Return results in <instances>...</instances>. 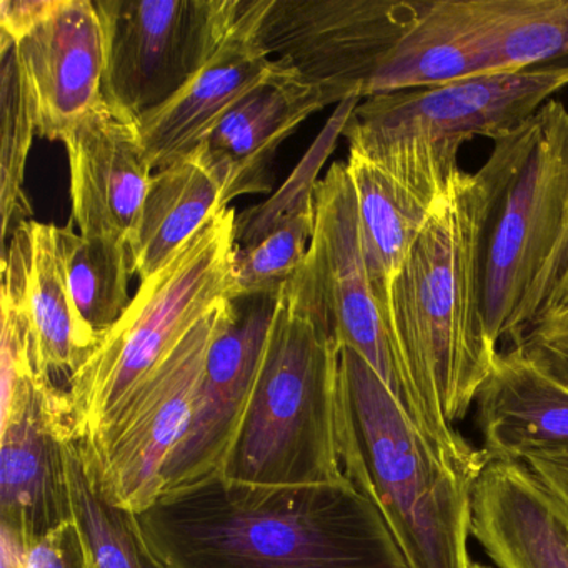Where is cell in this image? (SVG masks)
<instances>
[{
    "label": "cell",
    "mask_w": 568,
    "mask_h": 568,
    "mask_svg": "<svg viewBox=\"0 0 568 568\" xmlns=\"http://www.w3.org/2000/svg\"><path fill=\"white\" fill-rule=\"evenodd\" d=\"M538 114L494 142L428 222L378 302L405 414L442 460L475 480L485 467L454 424L475 404L498 348L485 322V252L498 202L527 159Z\"/></svg>",
    "instance_id": "obj_1"
},
{
    "label": "cell",
    "mask_w": 568,
    "mask_h": 568,
    "mask_svg": "<svg viewBox=\"0 0 568 568\" xmlns=\"http://www.w3.org/2000/svg\"><path fill=\"white\" fill-rule=\"evenodd\" d=\"M138 520L169 568H408L347 477L311 487L212 477L162 494Z\"/></svg>",
    "instance_id": "obj_2"
},
{
    "label": "cell",
    "mask_w": 568,
    "mask_h": 568,
    "mask_svg": "<svg viewBox=\"0 0 568 568\" xmlns=\"http://www.w3.org/2000/svg\"><path fill=\"white\" fill-rule=\"evenodd\" d=\"M342 470L372 501L408 568H470L474 481L442 460L374 368L341 351Z\"/></svg>",
    "instance_id": "obj_3"
},
{
    "label": "cell",
    "mask_w": 568,
    "mask_h": 568,
    "mask_svg": "<svg viewBox=\"0 0 568 568\" xmlns=\"http://www.w3.org/2000/svg\"><path fill=\"white\" fill-rule=\"evenodd\" d=\"M337 338L285 285L241 430L219 477L262 487L345 478L337 448Z\"/></svg>",
    "instance_id": "obj_4"
},
{
    "label": "cell",
    "mask_w": 568,
    "mask_h": 568,
    "mask_svg": "<svg viewBox=\"0 0 568 568\" xmlns=\"http://www.w3.org/2000/svg\"><path fill=\"white\" fill-rule=\"evenodd\" d=\"M237 212L225 207L152 277L68 378L71 425L89 445L111 425L179 342L217 305L239 301Z\"/></svg>",
    "instance_id": "obj_5"
},
{
    "label": "cell",
    "mask_w": 568,
    "mask_h": 568,
    "mask_svg": "<svg viewBox=\"0 0 568 568\" xmlns=\"http://www.w3.org/2000/svg\"><path fill=\"white\" fill-rule=\"evenodd\" d=\"M568 272V109L538 112L537 135L491 219L485 322L491 344L517 345L547 314Z\"/></svg>",
    "instance_id": "obj_6"
},
{
    "label": "cell",
    "mask_w": 568,
    "mask_h": 568,
    "mask_svg": "<svg viewBox=\"0 0 568 568\" xmlns=\"http://www.w3.org/2000/svg\"><path fill=\"white\" fill-rule=\"evenodd\" d=\"M0 528L26 547L71 521L69 442L75 440L68 392L39 371L21 312L2 298Z\"/></svg>",
    "instance_id": "obj_7"
},
{
    "label": "cell",
    "mask_w": 568,
    "mask_h": 568,
    "mask_svg": "<svg viewBox=\"0 0 568 568\" xmlns=\"http://www.w3.org/2000/svg\"><path fill=\"white\" fill-rule=\"evenodd\" d=\"M105 38L102 102L139 122L219 54L245 0H94Z\"/></svg>",
    "instance_id": "obj_8"
},
{
    "label": "cell",
    "mask_w": 568,
    "mask_h": 568,
    "mask_svg": "<svg viewBox=\"0 0 568 568\" xmlns=\"http://www.w3.org/2000/svg\"><path fill=\"white\" fill-rule=\"evenodd\" d=\"M235 301L209 312L92 444L81 445L104 497L139 515L164 491V468L191 427L209 348Z\"/></svg>",
    "instance_id": "obj_9"
},
{
    "label": "cell",
    "mask_w": 568,
    "mask_h": 568,
    "mask_svg": "<svg viewBox=\"0 0 568 568\" xmlns=\"http://www.w3.org/2000/svg\"><path fill=\"white\" fill-rule=\"evenodd\" d=\"M358 232L377 302L438 209L464 181V141L398 138L345 125Z\"/></svg>",
    "instance_id": "obj_10"
},
{
    "label": "cell",
    "mask_w": 568,
    "mask_h": 568,
    "mask_svg": "<svg viewBox=\"0 0 568 568\" xmlns=\"http://www.w3.org/2000/svg\"><path fill=\"white\" fill-rule=\"evenodd\" d=\"M430 0H262L254 36L271 59L327 89L364 99L385 59Z\"/></svg>",
    "instance_id": "obj_11"
},
{
    "label": "cell",
    "mask_w": 568,
    "mask_h": 568,
    "mask_svg": "<svg viewBox=\"0 0 568 568\" xmlns=\"http://www.w3.org/2000/svg\"><path fill=\"white\" fill-rule=\"evenodd\" d=\"M315 229L302 267L287 282L342 347L357 352L405 410V395L368 277L357 201L345 162L315 182Z\"/></svg>",
    "instance_id": "obj_12"
},
{
    "label": "cell",
    "mask_w": 568,
    "mask_h": 568,
    "mask_svg": "<svg viewBox=\"0 0 568 568\" xmlns=\"http://www.w3.org/2000/svg\"><path fill=\"white\" fill-rule=\"evenodd\" d=\"M565 88L568 71L495 72L438 88L372 95L355 108L348 124L400 138L497 142L524 128Z\"/></svg>",
    "instance_id": "obj_13"
},
{
    "label": "cell",
    "mask_w": 568,
    "mask_h": 568,
    "mask_svg": "<svg viewBox=\"0 0 568 568\" xmlns=\"http://www.w3.org/2000/svg\"><path fill=\"white\" fill-rule=\"evenodd\" d=\"M222 322L205 362L191 427L164 468V491L219 477L247 412L277 297H248Z\"/></svg>",
    "instance_id": "obj_14"
},
{
    "label": "cell",
    "mask_w": 568,
    "mask_h": 568,
    "mask_svg": "<svg viewBox=\"0 0 568 568\" xmlns=\"http://www.w3.org/2000/svg\"><path fill=\"white\" fill-rule=\"evenodd\" d=\"M72 219L89 239L134 245L154 169L138 122L101 102L64 141Z\"/></svg>",
    "instance_id": "obj_15"
},
{
    "label": "cell",
    "mask_w": 568,
    "mask_h": 568,
    "mask_svg": "<svg viewBox=\"0 0 568 568\" xmlns=\"http://www.w3.org/2000/svg\"><path fill=\"white\" fill-rule=\"evenodd\" d=\"M34 108L38 135L64 142L102 102L105 38L91 0H62L58 11L14 45Z\"/></svg>",
    "instance_id": "obj_16"
},
{
    "label": "cell",
    "mask_w": 568,
    "mask_h": 568,
    "mask_svg": "<svg viewBox=\"0 0 568 568\" xmlns=\"http://www.w3.org/2000/svg\"><path fill=\"white\" fill-rule=\"evenodd\" d=\"M2 298L24 317L39 371L51 377H71L99 335L79 314L72 297L58 225L21 222L2 257Z\"/></svg>",
    "instance_id": "obj_17"
},
{
    "label": "cell",
    "mask_w": 568,
    "mask_h": 568,
    "mask_svg": "<svg viewBox=\"0 0 568 568\" xmlns=\"http://www.w3.org/2000/svg\"><path fill=\"white\" fill-rule=\"evenodd\" d=\"M362 99L342 102L324 134L295 174L271 201L237 214L235 232V287L239 301L277 297L302 267L315 229V182L318 169L344 134Z\"/></svg>",
    "instance_id": "obj_18"
},
{
    "label": "cell",
    "mask_w": 568,
    "mask_h": 568,
    "mask_svg": "<svg viewBox=\"0 0 568 568\" xmlns=\"http://www.w3.org/2000/svg\"><path fill=\"white\" fill-rule=\"evenodd\" d=\"M511 0H430L385 59L365 98L488 74Z\"/></svg>",
    "instance_id": "obj_19"
},
{
    "label": "cell",
    "mask_w": 568,
    "mask_h": 568,
    "mask_svg": "<svg viewBox=\"0 0 568 568\" xmlns=\"http://www.w3.org/2000/svg\"><path fill=\"white\" fill-rule=\"evenodd\" d=\"M475 405L487 464L568 452V384L525 342L498 352Z\"/></svg>",
    "instance_id": "obj_20"
},
{
    "label": "cell",
    "mask_w": 568,
    "mask_h": 568,
    "mask_svg": "<svg viewBox=\"0 0 568 568\" xmlns=\"http://www.w3.org/2000/svg\"><path fill=\"white\" fill-rule=\"evenodd\" d=\"M261 6L262 0H245L237 28L214 61L168 104L138 122L154 172L194 152L245 95L274 74L277 61L262 51L254 36Z\"/></svg>",
    "instance_id": "obj_21"
},
{
    "label": "cell",
    "mask_w": 568,
    "mask_h": 568,
    "mask_svg": "<svg viewBox=\"0 0 568 568\" xmlns=\"http://www.w3.org/2000/svg\"><path fill=\"white\" fill-rule=\"evenodd\" d=\"M471 537L498 568H568V507L525 462H488L471 487Z\"/></svg>",
    "instance_id": "obj_22"
},
{
    "label": "cell",
    "mask_w": 568,
    "mask_h": 568,
    "mask_svg": "<svg viewBox=\"0 0 568 568\" xmlns=\"http://www.w3.org/2000/svg\"><path fill=\"white\" fill-rule=\"evenodd\" d=\"M274 74L245 95L202 142L227 182L229 202L272 191L271 168L285 139L337 95L302 79L284 61Z\"/></svg>",
    "instance_id": "obj_23"
},
{
    "label": "cell",
    "mask_w": 568,
    "mask_h": 568,
    "mask_svg": "<svg viewBox=\"0 0 568 568\" xmlns=\"http://www.w3.org/2000/svg\"><path fill=\"white\" fill-rule=\"evenodd\" d=\"M227 182L204 145L154 172L132 245L141 281L158 274L209 219L231 207Z\"/></svg>",
    "instance_id": "obj_24"
},
{
    "label": "cell",
    "mask_w": 568,
    "mask_h": 568,
    "mask_svg": "<svg viewBox=\"0 0 568 568\" xmlns=\"http://www.w3.org/2000/svg\"><path fill=\"white\" fill-rule=\"evenodd\" d=\"M65 457L72 517L94 568H169L149 547L138 515L104 497L78 442H69Z\"/></svg>",
    "instance_id": "obj_25"
},
{
    "label": "cell",
    "mask_w": 568,
    "mask_h": 568,
    "mask_svg": "<svg viewBox=\"0 0 568 568\" xmlns=\"http://www.w3.org/2000/svg\"><path fill=\"white\" fill-rule=\"evenodd\" d=\"M59 242L79 314L101 338L132 301L129 281L135 271L131 247L84 237L72 227H59Z\"/></svg>",
    "instance_id": "obj_26"
},
{
    "label": "cell",
    "mask_w": 568,
    "mask_h": 568,
    "mask_svg": "<svg viewBox=\"0 0 568 568\" xmlns=\"http://www.w3.org/2000/svg\"><path fill=\"white\" fill-rule=\"evenodd\" d=\"M0 105H2V141H0V214L2 242L21 222L28 221L31 207L24 195L26 165L34 135H38L34 108L26 88L14 49L2 52Z\"/></svg>",
    "instance_id": "obj_27"
},
{
    "label": "cell",
    "mask_w": 568,
    "mask_h": 568,
    "mask_svg": "<svg viewBox=\"0 0 568 568\" xmlns=\"http://www.w3.org/2000/svg\"><path fill=\"white\" fill-rule=\"evenodd\" d=\"M568 71V0H511L488 74Z\"/></svg>",
    "instance_id": "obj_28"
},
{
    "label": "cell",
    "mask_w": 568,
    "mask_h": 568,
    "mask_svg": "<svg viewBox=\"0 0 568 568\" xmlns=\"http://www.w3.org/2000/svg\"><path fill=\"white\" fill-rule=\"evenodd\" d=\"M26 568H94L74 518L24 547Z\"/></svg>",
    "instance_id": "obj_29"
},
{
    "label": "cell",
    "mask_w": 568,
    "mask_h": 568,
    "mask_svg": "<svg viewBox=\"0 0 568 568\" xmlns=\"http://www.w3.org/2000/svg\"><path fill=\"white\" fill-rule=\"evenodd\" d=\"M62 0H2L0 2V54L14 48L29 32L51 18Z\"/></svg>",
    "instance_id": "obj_30"
},
{
    "label": "cell",
    "mask_w": 568,
    "mask_h": 568,
    "mask_svg": "<svg viewBox=\"0 0 568 568\" xmlns=\"http://www.w3.org/2000/svg\"><path fill=\"white\" fill-rule=\"evenodd\" d=\"M541 361L568 384V314H548L524 338Z\"/></svg>",
    "instance_id": "obj_31"
},
{
    "label": "cell",
    "mask_w": 568,
    "mask_h": 568,
    "mask_svg": "<svg viewBox=\"0 0 568 568\" xmlns=\"http://www.w3.org/2000/svg\"><path fill=\"white\" fill-rule=\"evenodd\" d=\"M524 462L568 507V452L530 455Z\"/></svg>",
    "instance_id": "obj_32"
},
{
    "label": "cell",
    "mask_w": 568,
    "mask_h": 568,
    "mask_svg": "<svg viewBox=\"0 0 568 568\" xmlns=\"http://www.w3.org/2000/svg\"><path fill=\"white\" fill-rule=\"evenodd\" d=\"M0 568H26L24 547L4 528H0Z\"/></svg>",
    "instance_id": "obj_33"
},
{
    "label": "cell",
    "mask_w": 568,
    "mask_h": 568,
    "mask_svg": "<svg viewBox=\"0 0 568 568\" xmlns=\"http://www.w3.org/2000/svg\"><path fill=\"white\" fill-rule=\"evenodd\" d=\"M565 312L568 314V272L567 275H565L564 282H561L560 288H558L557 294H555L547 314L545 315L565 314Z\"/></svg>",
    "instance_id": "obj_34"
},
{
    "label": "cell",
    "mask_w": 568,
    "mask_h": 568,
    "mask_svg": "<svg viewBox=\"0 0 568 568\" xmlns=\"http://www.w3.org/2000/svg\"><path fill=\"white\" fill-rule=\"evenodd\" d=\"M470 568H487V567H484V565L477 564V561H471Z\"/></svg>",
    "instance_id": "obj_35"
}]
</instances>
